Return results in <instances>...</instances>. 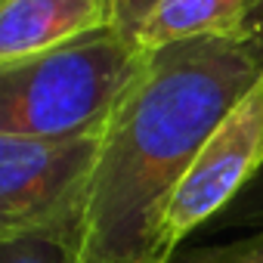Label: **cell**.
<instances>
[{"label":"cell","mask_w":263,"mask_h":263,"mask_svg":"<svg viewBox=\"0 0 263 263\" xmlns=\"http://www.w3.org/2000/svg\"><path fill=\"white\" fill-rule=\"evenodd\" d=\"M263 78V37L186 41L149 56L102 127L71 263L118 260L155 248V223L235 102Z\"/></svg>","instance_id":"cell-1"},{"label":"cell","mask_w":263,"mask_h":263,"mask_svg":"<svg viewBox=\"0 0 263 263\" xmlns=\"http://www.w3.org/2000/svg\"><path fill=\"white\" fill-rule=\"evenodd\" d=\"M158 4L161 0H111V28L127 37H137V31L146 25Z\"/></svg>","instance_id":"cell-10"},{"label":"cell","mask_w":263,"mask_h":263,"mask_svg":"<svg viewBox=\"0 0 263 263\" xmlns=\"http://www.w3.org/2000/svg\"><path fill=\"white\" fill-rule=\"evenodd\" d=\"M263 37V0H161L137 41L155 53L186 41Z\"/></svg>","instance_id":"cell-6"},{"label":"cell","mask_w":263,"mask_h":263,"mask_svg":"<svg viewBox=\"0 0 263 263\" xmlns=\"http://www.w3.org/2000/svg\"><path fill=\"white\" fill-rule=\"evenodd\" d=\"M149 50L118 28H102L41 56L0 65V134H99L149 65Z\"/></svg>","instance_id":"cell-2"},{"label":"cell","mask_w":263,"mask_h":263,"mask_svg":"<svg viewBox=\"0 0 263 263\" xmlns=\"http://www.w3.org/2000/svg\"><path fill=\"white\" fill-rule=\"evenodd\" d=\"M99 146L102 130L59 140L0 134V241L50 235L71 251Z\"/></svg>","instance_id":"cell-3"},{"label":"cell","mask_w":263,"mask_h":263,"mask_svg":"<svg viewBox=\"0 0 263 263\" xmlns=\"http://www.w3.org/2000/svg\"><path fill=\"white\" fill-rule=\"evenodd\" d=\"M263 171V78L208 137L155 223V248L177 257L180 245L226 214Z\"/></svg>","instance_id":"cell-4"},{"label":"cell","mask_w":263,"mask_h":263,"mask_svg":"<svg viewBox=\"0 0 263 263\" xmlns=\"http://www.w3.org/2000/svg\"><path fill=\"white\" fill-rule=\"evenodd\" d=\"M111 25V0H0V65H13Z\"/></svg>","instance_id":"cell-5"},{"label":"cell","mask_w":263,"mask_h":263,"mask_svg":"<svg viewBox=\"0 0 263 263\" xmlns=\"http://www.w3.org/2000/svg\"><path fill=\"white\" fill-rule=\"evenodd\" d=\"M208 229H232V232H260L263 229V171H260V177L238 195V201L226 211V214H220Z\"/></svg>","instance_id":"cell-9"},{"label":"cell","mask_w":263,"mask_h":263,"mask_svg":"<svg viewBox=\"0 0 263 263\" xmlns=\"http://www.w3.org/2000/svg\"><path fill=\"white\" fill-rule=\"evenodd\" d=\"M84 263H174V254H167L164 248H149V251L134 254V257H118V260H84Z\"/></svg>","instance_id":"cell-11"},{"label":"cell","mask_w":263,"mask_h":263,"mask_svg":"<svg viewBox=\"0 0 263 263\" xmlns=\"http://www.w3.org/2000/svg\"><path fill=\"white\" fill-rule=\"evenodd\" d=\"M174 263H263V229L229 238L211 248H192L174 257Z\"/></svg>","instance_id":"cell-7"},{"label":"cell","mask_w":263,"mask_h":263,"mask_svg":"<svg viewBox=\"0 0 263 263\" xmlns=\"http://www.w3.org/2000/svg\"><path fill=\"white\" fill-rule=\"evenodd\" d=\"M4 263H71V251L50 235H22L0 241Z\"/></svg>","instance_id":"cell-8"}]
</instances>
